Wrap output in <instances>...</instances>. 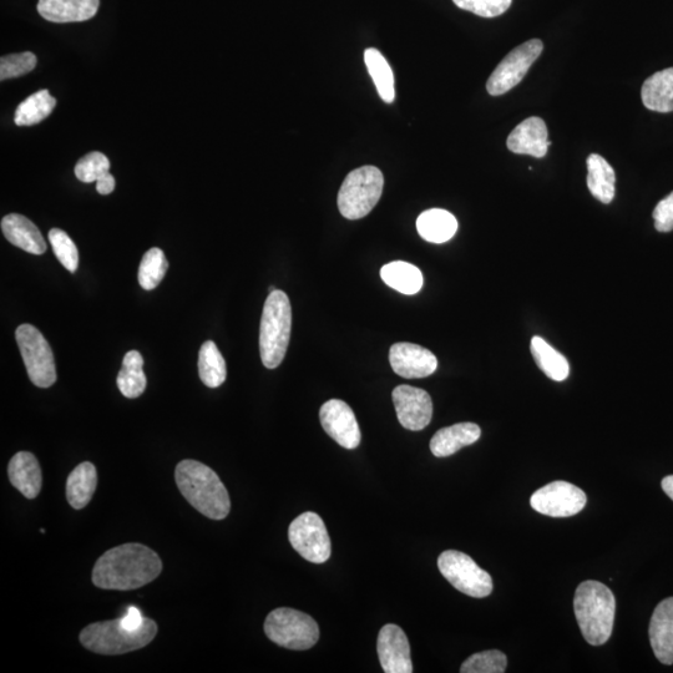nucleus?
Masks as SVG:
<instances>
[{
  "label": "nucleus",
  "mask_w": 673,
  "mask_h": 673,
  "mask_svg": "<svg viewBox=\"0 0 673 673\" xmlns=\"http://www.w3.org/2000/svg\"><path fill=\"white\" fill-rule=\"evenodd\" d=\"M163 571V561L148 546L131 543L101 555L93 569V584L104 590L129 591L153 583Z\"/></svg>",
  "instance_id": "1"
},
{
  "label": "nucleus",
  "mask_w": 673,
  "mask_h": 673,
  "mask_svg": "<svg viewBox=\"0 0 673 673\" xmlns=\"http://www.w3.org/2000/svg\"><path fill=\"white\" fill-rule=\"evenodd\" d=\"M158 634L154 620L130 606L120 619L95 622L80 632V642L86 650L99 655H124L148 646Z\"/></svg>",
  "instance_id": "2"
},
{
  "label": "nucleus",
  "mask_w": 673,
  "mask_h": 673,
  "mask_svg": "<svg viewBox=\"0 0 673 673\" xmlns=\"http://www.w3.org/2000/svg\"><path fill=\"white\" fill-rule=\"evenodd\" d=\"M177 487L187 502L212 520L227 518L231 510L229 492L219 475L196 460H182L175 470Z\"/></svg>",
  "instance_id": "3"
},
{
  "label": "nucleus",
  "mask_w": 673,
  "mask_h": 673,
  "mask_svg": "<svg viewBox=\"0 0 673 673\" xmlns=\"http://www.w3.org/2000/svg\"><path fill=\"white\" fill-rule=\"evenodd\" d=\"M574 611L586 642L601 646L609 641L614 630L616 600L606 585L594 580L580 584L575 592Z\"/></svg>",
  "instance_id": "4"
},
{
  "label": "nucleus",
  "mask_w": 673,
  "mask_h": 673,
  "mask_svg": "<svg viewBox=\"0 0 673 673\" xmlns=\"http://www.w3.org/2000/svg\"><path fill=\"white\" fill-rule=\"evenodd\" d=\"M292 308L285 292L276 290L263 306L260 327V353L263 366L275 369L286 356L291 338Z\"/></svg>",
  "instance_id": "5"
},
{
  "label": "nucleus",
  "mask_w": 673,
  "mask_h": 673,
  "mask_svg": "<svg viewBox=\"0 0 673 673\" xmlns=\"http://www.w3.org/2000/svg\"><path fill=\"white\" fill-rule=\"evenodd\" d=\"M384 187L382 171L363 166L349 172L338 192V209L348 220L366 217L381 199Z\"/></svg>",
  "instance_id": "6"
},
{
  "label": "nucleus",
  "mask_w": 673,
  "mask_h": 673,
  "mask_svg": "<svg viewBox=\"0 0 673 673\" xmlns=\"http://www.w3.org/2000/svg\"><path fill=\"white\" fill-rule=\"evenodd\" d=\"M265 634L276 645L295 651L310 650L320 639L315 619L288 607H280L268 614Z\"/></svg>",
  "instance_id": "7"
},
{
  "label": "nucleus",
  "mask_w": 673,
  "mask_h": 673,
  "mask_svg": "<svg viewBox=\"0 0 673 673\" xmlns=\"http://www.w3.org/2000/svg\"><path fill=\"white\" fill-rule=\"evenodd\" d=\"M438 568L444 578L465 595L483 599L492 594V576L479 568L478 564L467 554L457 550L444 551L439 556Z\"/></svg>",
  "instance_id": "8"
},
{
  "label": "nucleus",
  "mask_w": 673,
  "mask_h": 673,
  "mask_svg": "<svg viewBox=\"0 0 673 673\" xmlns=\"http://www.w3.org/2000/svg\"><path fill=\"white\" fill-rule=\"evenodd\" d=\"M15 338L30 381L39 388L52 387L57 382V369L47 339L32 325L19 326Z\"/></svg>",
  "instance_id": "9"
},
{
  "label": "nucleus",
  "mask_w": 673,
  "mask_h": 673,
  "mask_svg": "<svg viewBox=\"0 0 673 673\" xmlns=\"http://www.w3.org/2000/svg\"><path fill=\"white\" fill-rule=\"evenodd\" d=\"M292 548L310 563L323 564L331 558L330 535L321 516L307 511L292 521L288 529Z\"/></svg>",
  "instance_id": "10"
},
{
  "label": "nucleus",
  "mask_w": 673,
  "mask_h": 673,
  "mask_svg": "<svg viewBox=\"0 0 673 673\" xmlns=\"http://www.w3.org/2000/svg\"><path fill=\"white\" fill-rule=\"evenodd\" d=\"M543 50L544 44L539 39H531L511 50L490 75L487 83L488 93L499 96L515 88L528 74L531 65L539 59Z\"/></svg>",
  "instance_id": "11"
},
{
  "label": "nucleus",
  "mask_w": 673,
  "mask_h": 673,
  "mask_svg": "<svg viewBox=\"0 0 673 673\" xmlns=\"http://www.w3.org/2000/svg\"><path fill=\"white\" fill-rule=\"evenodd\" d=\"M588 503L586 494L568 482H554L534 493L531 508L551 518H569L579 514Z\"/></svg>",
  "instance_id": "12"
},
{
  "label": "nucleus",
  "mask_w": 673,
  "mask_h": 673,
  "mask_svg": "<svg viewBox=\"0 0 673 673\" xmlns=\"http://www.w3.org/2000/svg\"><path fill=\"white\" fill-rule=\"evenodd\" d=\"M320 419L323 429L341 447L356 449L361 443V429L352 408L339 399H331L321 407Z\"/></svg>",
  "instance_id": "13"
},
{
  "label": "nucleus",
  "mask_w": 673,
  "mask_h": 673,
  "mask_svg": "<svg viewBox=\"0 0 673 673\" xmlns=\"http://www.w3.org/2000/svg\"><path fill=\"white\" fill-rule=\"evenodd\" d=\"M392 398L402 427L413 432L428 427L433 417V402L427 392L421 388L399 386L394 389Z\"/></svg>",
  "instance_id": "14"
},
{
  "label": "nucleus",
  "mask_w": 673,
  "mask_h": 673,
  "mask_svg": "<svg viewBox=\"0 0 673 673\" xmlns=\"http://www.w3.org/2000/svg\"><path fill=\"white\" fill-rule=\"evenodd\" d=\"M377 651L386 673H412L411 646L401 627L393 624L379 631Z\"/></svg>",
  "instance_id": "15"
},
{
  "label": "nucleus",
  "mask_w": 673,
  "mask_h": 673,
  "mask_svg": "<svg viewBox=\"0 0 673 673\" xmlns=\"http://www.w3.org/2000/svg\"><path fill=\"white\" fill-rule=\"evenodd\" d=\"M389 362L394 373L408 379L432 376L438 368V359L429 349L406 342L393 344Z\"/></svg>",
  "instance_id": "16"
},
{
  "label": "nucleus",
  "mask_w": 673,
  "mask_h": 673,
  "mask_svg": "<svg viewBox=\"0 0 673 673\" xmlns=\"http://www.w3.org/2000/svg\"><path fill=\"white\" fill-rule=\"evenodd\" d=\"M549 131L545 121L533 116L520 123L511 131L506 146L511 153L518 155H530L536 159H543L548 154Z\"/></svg>",
  "instance_id": "17"
},
{
  "label": "nucleus",
  "mask_w": 673,
  "mask_h": 673,
  "mask_svg": "<svg viewBox=\"0 0 673 673\" xmlns=\"http://www.w3.org/2000/svg\"><path fill=\"white\" fill-rule=\"evenodd\" d=\"M650 641L657 660L673 664V597L657 605L650 622Z\"/></svg>",
  "instance_id": "18"
},
{
  "label": "nucleus",
  "mask_w": 673,
  "mask_h": 673,
  "mask_svg": "<svg viewBox=\"0 0 673 673\" xmlns=\"http://www.w3.org/2000/svg\"><path fill=\"white\" fill-rule=\"evenodd\" d=\"M10 483L27 499H35L42 490L43 475L38 459L29 452H19L8 465Z\"/></svg>",
  "instance_id": "19"
},
{
  "label": "nucleus",
  "mask_w": 673,
  "mask_h": 673,
  "mask_svg": "<svg viewBox=\"0 0 673 673\" xmlns=\"http://www.w3.org/2000/svg\"><path fill=\"white\" fill-rule=\"evenodd\" d=\"M100 0H39L38 12L53 23L85 22L98 13Z\"/></svg>",
  "instance_id": "20"
},
{
  "label": "nucleus",
  "mask_w": 673,
  "mask_h": 673,
  "mask_svg": "<svg viewBox=\"0 0 673 673\" xmlns=\"http://www.w3.org/2000/svg\"><path fill=\"white\" fill-rule=\"evenodd\" d=\"M2 231L10 244L32 255H43L47 251L42 232L27 217L10 214L3 217Z\"/></svg>",
  "instance_id": "21"
},
{
  "label": "nucleus",
  "mask_w": 673,
  "mask_h": 673,
  "mask_svg": "<svg viewBox=\"0 0 673 673\" xmlns=\"http://www.w3.org/2000/svg\"><path fill=\"white\" fill-rule=\"evenodd\" d=\"M482 430L478 424L474 423H459L452 427H447L438 430L430 440V450L434 457L445 458L450 457L460 449L468 447L475 442H478Z\"/></svg>",
  "instance_id": "22"
},
{
  "label": "nucleus",
  "mask_w": 673,
  "mask_h": 673,
  "mask_svg": "<svg viewBox=\"0 0 673 673\" xmlns=\"http://www.w3.org/2000/svg\"><path fill=\"white\" fill-rule=\"evenodd\" d=\"M642 103L657 113L673 111V68L651 75L641 89Z\"/></svg>",
  "instance_id": "23"
},
{
  "label": "nucleus",
  "mask_w": 673,
  "mask_h": 673,
  "mask_svg": "<svg viewBox=\"0 0 673 673\" xmlns=\"http://www.w3.org/2000/svg\"><path fill=\"white\" fill-rule=\"evenodd\" d=\"M98 485V473L93 463L84 462L70 473L67 480V499L75 510H82L90 503Z\"/></svg>",
  "instance_id": "24"
},
{
  "label": "nucleus",
  "mask_w": 673,
  "mask_h": 673,
  "mask_svg": "<svg viewBox=\"0 0 673 673\" xmlns=\"http://www.w3.org/2000/svg\"><path fill=\"white\" fill-rule=\"evenodd\" d=\"M417 230L425 241L444 244L457 234L458 221L448 211L432 209L418 217Z\"/></svg>",
  "instance_id": "25"
},
{
  "label": "nucleus",
  "mask_w": 673,
  "mask_h": 673,
  "mask_svg": "<svg viewBox=\"0 0 673 673\" xmlns=\"http://www.w3.org/2000/svg\"><path fill=\"white\" fill-rule=\"evenodd\" d=\"M586 164H588V187L592 196L602 204H610L615 197V170L597 154H591Z\"/></svg>",
  "instance_id": "26"
},
{
  "label": "nucleus",
  "mask_w": 673,
  "mask_h": 673,
  "mask_svg": "<svg viewBox=\"0 0 673 673\" xmlns=\"http://www.w3.org/2000/svg\"><path fill=\"white\" fill-rule=\"evenodd\" d=\"M381 277L384 283L403 295H416L423 287V275L411 263L396 261L383 266Z\"/></svg>",
  "instance_id": "27"
},
{
  "label": "nucleus",
  "mask_w": 673,
  "mask_h": 673,
  "mask_svg": "<svg viewBox=\"0 0 673 673\" xmlns=\"http://www.w3.org/2000/svg\"><path fill=\"white\" fill-rule=\"evenodd\" d=\"M143 367L144 358L138 351H130L125 354L123 367H121L118 379H116L124 397L135 399L145 392L148 381H146Z\"/></svg>",
  "instance_id": "28"
},
{
  "label": "nucleus",
  "mask_w": 673,
  "mask_h": 673,
  "mask_svg": "<svg viewBox=\"0 0 673 673\" xmlns=\"http://www.w3.org/2000/svg\"><path fill=\"white\" fill-rule=\"evenodd\" d=\"M531 354L541 371L553 381L563 382L570 374L568 359L541 337L531 339Z\"/></svg>",
  "instance_id": "29"
},
{
  "label": "nucleus",
  "mask_w": 673,
  "mask_h": 673,
  "mask_svg": "<svg viewBox=\"0 0 673 673\" xmlns=\"http://www.w3.org/2000/svg\"><path fill=\"white\" fill-rule=\"evenodd\" d=\"M364 63L381 99L392 104L396 99V89H394L393 70L387 59L378 49L369 48L364 52Z\"/></svg>",
  "instance_id": "30"
},
{
  "label": "nucleus",
  "mask_w": 673,
  "mask_h": 673,
  "mask_svg": "<svg viewBox=\"0 0 673 673\" xmlns=\"http://www.w3.org/2000/svg\"><path fill=\"white\" fill-rule=\"evenodd\" d=\"M57 106V99L50 95L49 90L37 91L25 99L15 111L14 123L18 126H32L47 119Z\"/></svg>",
  "instance_id": "31"
},
{
  "label": "nucleus",
  "mask_w": 673,
  "mask_h": 673,
  "mask_svg": "<svg viewBox=\"0 0 673 673\" xmlns=\"http://www.w3.org/2000/svg\"><path fill=\"white\" fill-rule=\"evenodd\" d=\"M199 376L209 388H219L227 377L226 362L215 342L202 344L199 353Z\"/></svg>",
  "instance_id": "32"
},
{
  "label": "nucleus",
  "mask_w": 673,
  "mask_h": 673,
  "mask_svg": "<svg viewBox=\"0 0 673 673\" xmlns=\"http://www.w3.org/2000/svg\"><path fill=\"white\" fill-rule=\"evenodd\" d=\"M168 268L169 263L164 251L158 249V247H153L145 253L143 260H141L138 273L140 286L145 291L155 290L164 280Z\"/></svg>",
  "instance_id": "33"
},
{
  "label": "nucleus",
  "mask_w": 673,
  "mask_h": 673,
  "mask_svg": "<svg viewBox=\"0 0 673 673\" xmlns=\"http://www.w3.org/2000/svg\"><path fill=\"white\" fill-rule=\"evenodd\" d=\"M508 666V659L502 651L489 650L479 652L465 660L462 673H503Z\"/></svg>",
  "instance_id": "34"
},
{
  "label": "nucleus",
  "mask_w": 673,
  "mask_h": 673,
  "mask_svg": "<svg viewBox=\"0 0 673 673\" xmlns=\"http://www.w3.org/2000/svg\"><path fill=\"white\" fill-rule=\"evenodd\" d=\"M50 245L53 247L55 256L69 272L75 273L79 266V252L74 241L67 232L60 229L49 231Z\"/></svg>",
  "instance_id": "35"
},
{
  "label": "nucleus",
  "mask_w": 673,
  "mask_h": 673,
  "mask_svg": "<svg viewBox=\"0 0 673 673\" xmlns=\"http://www.w3.org/2000/svg\"><path fill=\"white\" fill-rule=\"evenodd\" d=\"M75 176L85 184L95 182L110 172V161L104 154L94 151L83 156L75 165Z\"/></svg>",
  "instance_id": "36"
},
{
  "label": "nucleus",
  "mask_w": 673,
  "mask_h": 673,
  "mask_svg": "<svg viewBox=\"0 0 673 673\" xmlns=\"http://www.w3.org/2000/svg\"><path fill=\"white\" fill-rule=\"evenodd\" d=\"M37 67V57L33 53L25 52L10 54L0 59V79L8 80L22 77Z\"/></svg>",
  "instance_id": "37"
},
{
  "label": "nucleus",
  "mask_w": 673,
  "mask_h": 673,
  "mask_svg": "<svg viewBox=\"0 0 673 673\" xmlns=\"http://www.w3.org/2000/svg\"><path fill=\"white\" fill-rule=\"evenodd\" d=\"M458 8L483 18H495L510 8L513 0H453Z\"/></svg>",
  "instance_id": "38"
},
{
  "label": "nucleus",
  "mask_w": 673,
  "mask_h": 673,
  "mask_svg": "<svg viewBox=\"0 0 673 673\" xmlns=\"http://www.w3.org/2000/svg\"><path fill=\"white\" fill-rule=\"evenodd\" d=\"M652 216H654L657 231H673V192L657 204Z\"/></svg>",
  "instance_id": "39"
},
{
  "label": "nucleus",
  "mask_w": 673,
  "mask_h": 673,
  "mask_svg": "<svg viewBox=\"0 0 673 673\" xmlns=\"http://www.w3.org/2000/svg\"><path fill=\"white\" fill-rule=\"evenodd\" d=\"M96 190H98L100 195H109L115 190V179L114 176L108 172L103 177H100L96 181Z\"/></svg>",
  "instance_id": "40"
},
{
  "label": "nucleus",
  "mask_w": 673,
  "mask_h": 673,
  "mask_svg": "<svg viewBox=\"0 0 673 673\" xmlns=\"http://www.w3.org/2000/svg\"><path fill=\"white\" fill-rule=\"evenodd\" d=\"M662 489L673 500V475L662 480Z\"/></svg>",
  "instance_id": "41"
}]
</instances>
